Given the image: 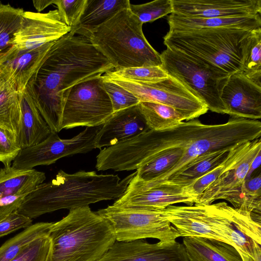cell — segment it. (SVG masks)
I'll return each mask as SVG.
<instances>
[{"instance_id":"7bdbcfd3","label":"cell","mask_w":261,"mask_h":261,"mask_svg":"<svg viewBox=\"0 0 261 261\" xmlns=\"http://www.w3.org/2000/svg\"><path fill=\"white\" fill-rule=\"evenodd\" d=\"M54 2L55 0H39L33 1V4L35 9L39 12L48 6L54 4Z\"/></svg>"},{"instance_id":"ac0fdd59","label":"cell","mask_w":261,"mask_h":261,"mask_svg":"<svg viewBox=\"0 0 261 261\" xmlns=\"http://www.w3.org/2000/svg\"><path fill=\"white\" fill-rule=\"evenodd\" d=\"M261 151L260 138L251 142L246 152L197 197L196 203L210 204L219 199L226 200L241 191L250 165Z\"/></svg>"},{"instance_id":"d6a6232c","label":"cell","mask_w":261,"mask_h":261,"mask_svg":"<svg viewBox=\"0 0 261 261\" xmlns=\"http://www.w3.org/2000/svg\"><path fill=\"white\" fill-rule=\"evenodd\" d=\"M129 9L143 24L154 21L173 12L171 0H155L139 5L130 4Z\"/></svg>"},{"instance_id":"d6986e66","label":"cell","mask_w":261,"mask_h":261,"mask_svg":"<svg viewBox=\"0 0 261 261\" xmlns=\"http://www.w3.org/2000/svg\"><path fill=\"white\" fill-rule=\"evenodd\" d=\"M147 128L139 103L114 112L97 134L95 148L101 149L123 142Z\"/></svg>"},{"instance_id":"7a4b0ae2","label":"cell","mask_w":261,"mask_h":261,"mask_svg":"<svg viewBox=\"0 0 261 261\" xmlns=\"http://www.w3.org/2000/svg\"><path fill=\"white\" fill-rule=\"evenodd\" d=\"M136 171L121 179L118 175L60 170L51 181L29 193L17 212L31 219L61 209L71 210L103 200H117L125 192Z\"/></svg>"},{"instance_id":"ab89813d","label":"cell","mask_w":261,"mask_h":261,"mask_svg":"<svg viewBox=\"0 0 261 261\" xmlns=\"http://www.w3.org/2000/svg\"><path fill=\"white\" fill-rule=\"evenodd\" d=\"M27 195H10L0 198V220L16 211Z\"/></svg>"},{"instance_id":"1f68e13d","label":"cell","mask_w":261,"mask_h":261,"mask_svg":"<svg viewBox=\"0 0 261 261\" xmlns=\"http://www.w3.org/2000/svg\"><path fill=\"white\" fill-rule=\"evenodd\" d=\"M106 75L129 81L152 83L160 81L168 75L162 66H143L113 70L105 73Z\"/></svg>"},{"instance_id":"2e32d148","label":"cell","mask_w":261,"mask_h":261,"mask_svg":"<svg viewBox=\"0 0 261 261\" xmlns=\"http://www.w3.org/2000/svg\"><path fill=\"white\" fill-rule=\"evenodd\" d=\"M197 199L186 187L176 185L165 184L144 189L127 186L123 194L113 205L125 208L164 210L179 203L192 205L196 203Z\"/></svg>"},{"instance_id":"30bf717a","label":"cell","mask_w":261,"mask_h":261,"mask_svg":"<svg viewBox=\"0 0 261 261\" xmlns=\"http://www.w3.org/2000/svg\"><path fill=\"white\" fill-rule=\"evenodd\" d=\"M113 113L102 75L87 80L71 88L64 104L60 129L99 126Z\"/></svg>"},{"instance_id":"e0dca14e","label":"cell","mask_w":261,"mask_h":261,"mask_svg":"<svg viewBox=\"0 0 261 261\" xmlns=\"http://www.w3.org/2000/svg\"><path fill=\"white\" fill-rule=\"evenodd\" d=\"M173 13L196 18L252 16L261 14L260 0H171Z\"/></svg>"},{"instance_id":"b9f144b4","label":"cell","mask_w":261,"mask_h":261,"mask_svg":"<svg viewBox=\"0 0 261 261\" xmlns=\"http://www.w3.org/2000/svg\"><path fill=\"white\" fill-rule=\"evenodd\" d=\"M260 163L261 151L258 153L257 155L254 158V159L252 161L250 165L246 179L250 178L251 176H252V174L254 173L255 170L259 167Z\"/></svg>"},{"instance_id":"7402d4cb","label":"cell","mask_w":261,"mask_h":261,"mask_svg":"<svg viewBox=\"0 0 261 261\" xmlns=\"http://www.w3.org/2000/svg\"><path fill=\"white\" fill-rule=\"evenodd\" d=\"M169 31L228 28L254 30L261 28V15L222 18H196L171 13L168 17Z\"/></svg>"},{"instance_id":"cb8c5ba5","label":"cell","mask_w":261,"mask_h":261,"mask_svg":"<svg viewBox=\"0 0 261 261\" xmlns=\"http://www.w3.org/2000/svg\"><path fill=\"white\" fill-rule=\"evenodd\" d=\"M182 244L189 261H243L232 246L215 239L187 237Z\"/></svg>"},{"instance_id":"4dcf8cb0","label":"cell","mask_w":261,"mask_h":261,"mask_svg":"<svg viewBox=\"0 0 261 261\" xmlns=\"http://www.w3.org/2000/svg\"><path fill=\"white\" fill-rule=\"evenodd\" d=\"M24 12L21 8L0 3V58L12 47V42L20 27Z\"/></svg>"},{"instance_id":"9a60e30c","label":"cell","mask_w":261,"mask_h":261,"mask_svg":"<svg viewBox=\"0 0 261 261\" xmlns=\"http://www.w3.org/2000/svg\"><path fill=\"white\" fill-rule=\"evenodd\" d=\"M221 100L231 117L258 120L261 117V83L243 71L234 73L224 86Z\"/></svg>"},{"instance_id":"8992f818","label":"cell","mask_w":261,"mask_h":261,"mask_svg":"<svg viewBox=\"0 0 261 261\" xmlns=\"http://www.w3.org/2000/svg\"><path fill=\"white\" fill-rule=\"evenodd\" d=\"M260 136L261 123L257 120L231 117L224 123L207 124L186 147L180 160L168 172L146 182L133 178L128 187L144 189L160 185L181 172L186 165L201 154L219 149H231Z\"/></svg>"},{"instance_id":"bcb514c9","label":"cell","mask_w":261,"mask_h":261,"mask_svg":"<svg viewBox=\"0 0 261 261\" xmlns=\"http://www.w3.org/2000/svg\"><path fill=\"white\" fill-rule=\"evenodd\" d=\"M0 3H1V2H0Z\"/></svg>"},{"instance_id":"ba28073f","label":"cell","mask_w":261,"mask_h":261,"mask_svg":"<svg viewBox=\"0 0 261 261\" xmlns=\"http://www.w3.org/2000/svg\"><path fill=\"white\" fill-rule=\"evenodd\" d=\"M160 55L162 67L168 75L195 93L205 103L208 110L227 114L221 94L230 75L168 48Z\"/></svg>"},{"instance_id":"603a6c76","label":"cell","mask_w":261,"mask_h":261,"mask_svg":"<svg viewBox=\"0 0 261 261\" xmlns=\"http://www.w3.org/2000/svg\"><path fill=\"white\" fill-rule=\"evenodd\" d=\"M130 4L129 0H87L77 23L70 32L88 39L97 28Z\"/></svg>"},{"instance_id":"f6af8a7d","label":"cell","mask_w":261,"mask_h":261,"mask_svg":"<svg viewBox=\"0 0 261 261\" xmlns=\"http://www.w3.org/2000/svg\"><path fill=\"white\" fill-rule=\"evenodd\" d=\"M6 80L0 72V87L2 86L6 82Z\"/></svg>"},{"instance_id":"d4e9b609","label":"cell","mask_w":261,"mask_h":261,"mask_svg":"<svg viewBox=\"0 0 261 261\" xmlns=\"http://www.w3.org/2000/svg\"><path fill=\"white\" fill-rule=\"evenodd\" d=\"M46 178L35 169L20 170L12 167L0 169V198L10 195L28 194Z\"/></svg>"},{"instance_id":"60d3db41","label":"cell","mask_w":261,"mask_h":261,"mask_svg":"<svg viewBox=\"0 0 261 261\" xmlns=\"http://www.w3.org/2000/svg\"><path fill=\"white\" fill-rule=\"evenodd\" d=\"M242 188L248 196L256 198H261L260 173L245 179Z\"/></svg>"},{"instance_id":"f546056e","label":"cell","mask_w":261,"mask_h":261,"mask_svg":"<svg viewBox=\"0 0 261 261\" xmlns=\"http://www.w3.org/2000/svg\"><path fill=\"white\" fill-rule=\"evenodd\" d=\"M184 151V148H177L159 153L137 170L133 179L138 181L146 182L163 175L177 163Z\"/></svg>"},{"instance_id":"5b68a950","label":"cell","mask_w":261,"mask_h":261,"mask_svg":"<svg viewBox=\"0 0 261 261\" xmlns=\"http://www.w3.org/2000/svg\"><path fill=\"white\" fill-rule=\"evenodd\" d=\"M142 25L129 7L97 28L88 39L108 60L114 70L162 66L161 55L146 39Z\"/></svg>"},{"instance_id":"836d02e7","label":"cell","mask_w":261,"mask_h":261,"mask_svg":"<svg viewBox=\"0 0 261 261\" xmlns=\"http://www.w3.org/2000/svg\"><path fill=\"white\" fill-rule=\"evenodd\" d=\"M243 72L249 78L261 83V28L254 31Z\"/></svg>"},{"instance_id":"4316f807","label":"cell","mask_w":261,"mask_h":261,"mask_svg":"<svg viewBox=\"0 0 261 261\" xmlns=\"http://www.w3.org/2000/svg\"><path fill=\"white\" fill-rule=\"evenodd\" d=\"M147 127L152 130H163L177 125L187 118L173 107L152 101L139 103Z\"/></svg>"},{"instance_id":"ffe728a7","label":"cell","mask_w":261,"mask_h":261,"mask_svg":"<svg viewBox=\"0 0 261 261\" xmlns=\"http://www.w3.org/2000/svg\"><path fill=\"white\" fill-rule=\"evenodd\" d=\"M54 42L24 51L12 47L0 58V72L6 81H12L18 91H23L45 59Z\"/></svg>"},{"instance_id":"f35d334b","label":"cell","mask_w":261,"mask_h":261,"mask_svg":"<svg viewBox=\"0 0 261 261\" xmlns=\"http://www.w3.org/2000/svg\"><path fill=\"white\" fill-rule=\"evenodd\" d=\"M32 219L13 212L0 220V238L32 224Z\"/></svg>"},{"instance_id":"5bb4252c","label":"cell","mask_w":261,"mask_h":261,"mask_svg":"<svg viewBox=\"0 0 261 261\" xmlns=\"http://www.w3.org/2000/svg\"><path fill=\"white\" fill-rule=\"evenodd\" d=\"M96 261H189L182 244L171 242L149 243L143 240L116 241Z\"/></svg>"},{"instance_id":"484cf974","label":"cell","mask_w":261,"mask_h":261,"mask_svg":"<svg viewBox=\"0 0 261 261\" xmlns=\"http://www.w3.org/2000/svg\"><path fill=\"white\" fill-rule=\"evenodd\" d=\"M234 148L219 149L201 154L186 165L181 172L161 185L167 184L181 187L188 186L222 164Z\"/></svg>"},{"instance_id":"4fadbf2b","label":"cell","mask_w":261,"mask_h":261,"mask_svg":"<svg viewBox=\"0 0 261 261\" xmlns=\"http://www.w3.org/2000/svg\"><path fill=\"white\" fill-rule=\"evenodd\" d=\"M70 31L57 9L44 13L24 11L12 47L19 51L33 49L55 42Z\"/></svg>"},{"instance_id":"8d00e7d4","label":"cell","mask_w":261,"mask_h":261,"mask_svg":"<svg viewBox=\"0 0 261 261\" xmlns=\"http://www.w3.org/2000/svg\"><path fill=\"white\" fill-rule=\"evenodd\" d=\"M21 150L16 136L6 127L0 125V162L5 167L11 166L12 161Z\"/></svg>"},{"instance_id":"d590c367","label":"cell","mask_w":261,"mask_h":261,"mask_svg":"<svg viewBox=\"0 0 261 261\" xmlns=\"http://www.w3.org/2000/svg\"><path fill=\"white\" fill-rule=\"evenodd\" d=\"M50 245L48 235L41 237L30 243L10 261H46Z\"/></svg>"},{"instance_id":"8fae6325","label":"cell","mask_w":261,"mask_h":261,"mask_svg":"<svg viewBox=\"0 0 261 261\" xmlns=\"http://www.w3.org/2000/svg\"><path fill=\"white\" fill-rule=\"evenodd\" d=\"M102 76L132 93L140 102L152 101L174 108L186 116L187 121L196 119L208 110L195 93L169 75L164 80L152 83L137 82L106 74Z\"/></svg>"},{"instance_id":"f1b7e54d","label":"cell","mask_w":261,"mask_h":261,"mask_svg":"<svg viewBox=\"0 0 261 261\" xmlns=\"http://www.w3.org/2000/svg\"><path fill=\"white\" fill-rule=\"evenodd\" d=\"M54 222H38L24 229L0 247V261H10L32 242L48 236Z\"/></svg>"},{"instance_id":"83f0119b","label":"cell","mask_w":261,"mask_h":261,"mask_svg":"<svg viewBox=\"0 0 261 261\" xmlns=\"http://www.w3.org/2000/svg\"><path fill=\"white\" fill-rule=\"evenodd\" d=\"M21 92L15 84L7 81L0 87V125L6 127L17 137L21 118Z\"/></svg>"},{"instance_id":"ee69618b","label":"cell","mask_w":261,"mask_h":261,"mask_svg":"<svg viewBox=\"0 0 261 261\" xmlns=\"http://www.w3.org/2000/svg\"><path fill=\"white\" fill-rule=\"evenodd\" d=\"M242 260L243 261H261V256L257 257L255 260L250 257L244 258Z\"/></svg>"},{"instance_id":"7c38bea8","label":"cell","mask_w":261,"mask_h":261,"mask_svg":"<svg viewBox=\"0 0 261 261\" xmlns=\"http://www.w3.org/2000/svg\"><path fill=\"white\" fill-rule=\"evenodd\" d=\"M101 126L86 127L68 139H62L58 133L51 132L42 142L21 149L12 166L16 169H32L37 166L49 165L67 156L89 152L95 149V137Z\"/></svg>"},{"instance_id":"e575fe53","label":"cell","mask_w":261,"mask_h":261,"mask_svg":"<svg viewBox=\"0 0 261 261\" xmlns=\"http://www.w3.org/2000/svg\"><path fill=\"white\" fill-rule=\"evenodd\" d=\"M102 84L111 100L114 112L139 104L140 100L115 83L102 77Z\"/></svg>"},{"instance_id":"6da1fadb","label":"cell","mask_w":261,"mask_h":261,"mask_svg":"<svg viewBox=\"0 0 261 261\" xmlns=\"http://www.w3.org/2000/svg\"><path fill=\"white\" fill-rule=\"evenodd\" d=\"M113 70L87 38L69 32L53 43L25 89L51 132L58 133L71 88Z\"/></svg>"},{"instance_id":"3957f363","label":"cell","mask_w":261,"mask_h":261,"mask_svg":"<svg viewBox=\"0 0 261 261\" xmlns=\"http://www.w3.org/2000/svg\"><path fill=\"white\" fill-rule=\"evenodd\" d=\"M255 30L217 28L169 31L164 43L171 50L231 75L243 71Z\"/></svg>"},{"instance_id":"52a82bcc","label":"cell","mask_w":261,"mask_h":261,"mask_svg":"<svg viewBox=\"0 0 261 261\" xmlns=\"http://www.w3.org/2000/svg\"><path fill=\"white\" fill-rule=\"evenodd\" d=\"M164 211L180 237L212 239L232 245L236 228L234 208L227 203L172 205Z\"/></svg>"},{"instance_id":"277c9868","label":"cell","mask_w":261,"mask_h":261,"mask_svg":"<svg viewBox=\"0 0 261 261\" xmlns=\"http://www.w3.org/2000/svg\"><path fill=\"white\" fill-rule=\"evenodd\" d=\"M46 261H96L115 242L111 223L89 206L70 210L54 222Z\"/></svg>"},{"instance_id":"44dd1931","label":"cell","mask_w":261,"mask_h":261,"mask_svg":"<svg viewBox=\"0 0 261 261\" xmlns=\"http://www.w3.org/2000/svg\"><path fill=\"white\" fill-rule=\"evenodd\" d=\"M21 118L17 141L21 149L46 139L51 130L27 90L21 92Z\"/></svg>"},{"instance_id":"9c48e42d","label":"cell","mask_w":261,"mask_h":261,"mask_svg":"<svg viewBox=\"0 0 261 261\" xmlns=\"http://www.w3.org/2000/svg\"><path fill=\"white\" fill-rule=\"evenodd\" d=\"M96 212L111 223L117 241L153 238L171 242L180 237L164 210L125 208L112 204Z\"/></svg>"},{"instance_id":"74e56055","label":"cell","mask_w":261,"mask_h":261,"mask_svg":"<svg viewBox=\"0 0 261 261\" xmlns=\"http://www.w3.org/2000/svg\"><path fill=\"white\" fill-rule=\"evenodd\" d=\"M87 0H55L54 4L58 8L66 24L72 29L77 23L84 10Z\"/></svg>"}]
</instances>
